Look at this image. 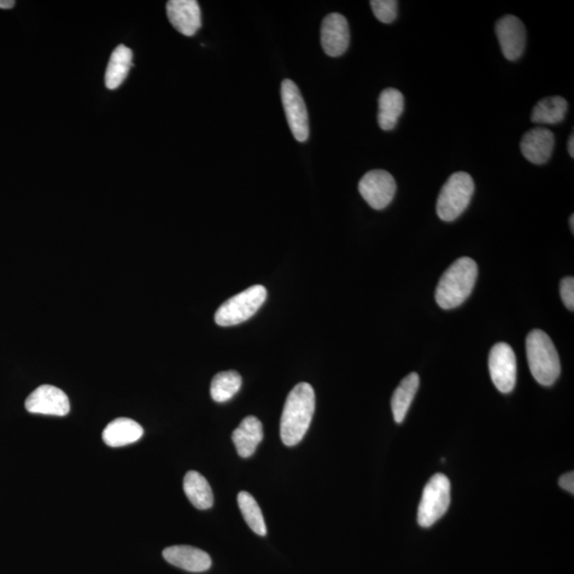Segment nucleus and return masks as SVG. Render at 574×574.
I'll return each instance as SVG.
<instances>
[{
	"instance_id": "obj_1",
	"label": "nucleus",
	"mask_w": 574,
	"mask_h": 574,
	"mask_svg": "<svg viewBox=\"0 0 574 574\" xmlns=\"http://www.w3.org/2000/svg\"><path fill=\"white\" fill-rule=\"evenodd\" d=\"M315 412V391L309 383H299L286 398L280 435L287 447H294L306 436Z\"/></svg>"
},
{
	"instance_id": "obj_2",
	"label": "nucleus",
	"mask_w": 574,
	"mask_h": 574,
	"mask_svg": "<svg viewBox=\"0 0 574 574\" xmlns=\"http://www.w3.org/2000/svg\"><path fill=\"white\" fill-rule=\"evenodd\" d=\"M478 278V265L471 257H461L443 274L435 291L439 307L444 309L461 306L471 296Z\"/></svg>"
},
{
	"instance_id": "obj_3",
	"label": "nucleus",
	"mask_w": 574,
	"mask_h": 574,
	"mask_svg": "<svg viewBox=\"0 0 574 574\" xmlns=\"http://www.w3.org/2000/svg\"><path fill=\"white\" fill-rule=\"evenodd\" d=\"M526 357L532 376L543 386H552L561 374V361L547 333L533 330L526 337Z\"/></svg>"
},
{
	"instance_id": "obj_4",
	"label": "nucleus",
	"mask_w": 574,
	"mask_h": 574,
	"mask_svg": "<svg viewBox=\"0 0 574 574\" xmlns=\"http://www.w3.org/2000/svg\"><path fill=\"white\" fill-rule=\"evenodd\" d=\"M474 189L476 186L470 174L458 172L451 175L439 193L436 204L438 218L447 222L459 219L470 206Z\"/></svg>"
},
{
	"instance_id": "obj_5",
	"label": "nucleus",
	"mask_w": 574,
	"mask_h": 574,
	"mask_svg": "<svg viewBox=\"0 0 574 574\" xmlns=\"http://www.w3.org/2000/svg\"><path fill=\"white\" fill-rule=\"evenodd\" d=\"M267 298L265 286L254 285L239 292L221 304L215 314V322L221 327H231L242 324L257 312Z\"/></svg>"
},
{
	"instance_id": "obj_6",
	"label": "nucleus",
	"mask_w": 574,
	"mask_h": 574,
	"mask_svg": "<svg viewBox=\"0 0 574 574\" xmlns=\"http://www.w3.org/2000/svg\"><path fill=\"white\" fill-rule=\"evenodd\" d=\"M451 502V484L443 473L430 479L424 489L418 507V524L430 528L447 513Z\"/></svg>"
},
{
	"instance_id": "obj_7",
	"label": "nucleus",
	"mask_w": 574,
	"mask_h": 574,
	"mask_svg": "<svg viewBox=\"0 0 574 574\" xmlns=\"http://www.w3.org/2000/svg\"><path fill=\"white\" fill-rule=\"evenodd\" d=\"M281 98L292 136L298 142H306L309 136L308 110L294 82L290 79L283 80L281 85Z\"/></svg>"
},
{
	"instance_id": "obj_8",
	"label": "nucleus",
	"mask_w": 574,
	"mask_h": 574,
	"mask_svg": "<svg viewBox=\"0 0 574 574\" xmlns=\"http://www.w3.org/2000/svg\"><path fill=\"white\" fill-rule=\"evenodd\" d=\"M489 367L491 381L503 394L513 391L517 381V361L511 345L496 344L490 350Z\"/></svg>"
},
{
	"instance_id": "obj_9",
	"label": "nucleus",
	"mask_w": 574,
	"mask_h": 574,
	"mask_svg": "<svg viewBox=\"0 0 574 574\" xmlns=\"http://www.w3.org/2000/svg\"><path fill=\"white\" fill-rule=\"evenodd\" d=\"M359 191L369 206L374 210H383L389 207L394 199L397 184L389 172L374 169L361 179Z\"/></svg>"
},
{
	"instance_id": "obj_10",
	"label": "nucleus",
	"mask_w": 574,
	"mask_h": 574,
	"mask_svg": "<svg viewBox=\"0 0 574 574\" xmlns=\"http://www.w3.org/2000/svg\"><path fill=\"white\" fill-rule=\"evenodd\" d=\"M496 33L503 56L515 61L524 55L526 31L524 22L514 15H506L496 23Z\"/></svg>"
},
{
	"instance_id": "obj_11",
	"label": "nucleus",
	"mask_w": 574,
	"mask_h": 574,
	"mask_svg": "<svg viewBox=\"0 0 574 574\" xmlns=\"http://www.w3.org/2000/svg\"><path fill=\"white\" fill-rule=\"evenodd\" d=\"M29 413L66 416L70 409L66 392L56 386L42 385L28 396L25 402Z\"/></svg>"
},
{
	"instance_id": "obj_12",
	"label": "nucleus",
	"mask_w": 574,
	"mask_h": 574,
	"mask_svg": "<svg viewBox=\"0 0 574 574\" xmlns=\"http://www.w3.org/2000/svg\"><path fill=\"white\" fill-rule=\"evenodd\" d=\"M320 42L327 56L336 58L347 51L350 43L349 23L339 13H331L321 23Z\"/></svg>"
},
{
	"instance_id": "obj_13",
	"label": "nucleus",
	"mask_w": 574,
	"mask_h": 574,
	"mask_svg": "<svg viewBox=\"0 0 574 574\" xmlns=\"http://www.w3.org/2000/svg\"><path fill=\"white\" fill-rule=\"evenodd\" d=\"M166 11L173 27L185 37H193L202 28V10L196 0H171Z\"/></svg>"
},
{
	"instance_id": "obj_14",
	"label": "nucleus",
	"mask_w": 574,
	"mask_h": 574,
	"mask_svg": "<svg viewBox=\"0 0 574 574\" xmlns=\"http://www.w3.org/2000/svg\"><path fill=\"white\" fill-rule=\"evenodd\" d=\"M554 134L547 128L537 127L525 132L520 149L526 160L536 166L547 163L553 154Z\"/></svg>"
},
{
	"instance_id": "obj_15",
	"label": "nucleus",
	"mask_w": 574,
	"mask_h": 574,
	"mask_svg": "<svg viewBox=\"0 0 574 574\" xmlns=\"http://www.w3.org/2000/svg\"><path fill=\"white\" fill-rule=\"evenodd\" d=\"M167 563L190 572H204L212 566L207 552L191 546H173L163 552Z\"/></svg>"
},
{
	"instance_id": "obj_16",
	"label": "nucleus",
	"mask_w": 574,
	"mask_h": 574,
	"mask_svg": "<svg viewBox=\"0 0 574 574\" xmlns=\"http://www.w3.org/2000/svg\"><path fill=\"white\" fill-rule=\"evenodd\" d=\"M263 439V426L255 416L246 417L241 425L234 430L232 441L241 458L247 459L254 455Z\"/></svg>"
},
{
	"instance_id": "obj_17",
	"label": "nucleus",
	"mask_w": 574,
	"mask_h": 574,
	"mask_svg": "<svg viewBox=\"0 0 574 574\" xmlns=\"http://www.w3.org/2000/svg\"><path fill=\"white\" fill-rule=\"evenodd\" d=\"M143 435V427L137 421L117 418L105 426L103 439L109 447L119 448L138 442Z\"/></svg>"
},
{
	"instance_id": "obj_18",
	"label": "nucleus",
	"mask_w": 574,
	"mask_h": 574,
	"mask_svg": "<svg viewBox=\"0 0 574 574\" xmlns=\"http://www.w3.org/2000/svg\"><path fill=\"white\" fill-rule=\"evenodd\" d=\"M404 110V97L400 91L392 89L383 90L379 97V126L384 131L394 130Z\"/></svg>"
},
{
	"instance_id": "obj_19",
	"label": "nucleus",
	"mask_w": 574,
	"mask_h": 574,
	"mask_svg": "<svg viewBox=\"0 0 574 574\" xmlns=\"http://www.w3.org/2000/svg\"><path fill=\"white\" fill-rule=\"evenodd\" d=\"M133 54L125 45L117 46L111 55L107 70H105V86L109 90H116L122 85L132 67Z\"/></svg>"
},
{
	"instance_id": "obj_20",
	"label": "nucleus",
	"mask_w": 574,
	"mask_h": 574,
	"mask_svg": "<svg viewBox=\"0 0 574 574\" xmlns=\"http://www.w3.org/2000/svg\"><path fill=\"white\" fill-rule=\"evenodd\" d=\"M419 376L416 372L409 373L401 381L391 397V411L397 424H402L417 394L419 388Z\"/></svg>"
},
{
	"instance_id": "obj_21",
	"label": "nucleus",
	"mask_w": 574,
	"mask_h": 574,
	"mask_svg": "<svg viewBox=\"0 0 574 574\" xmlns=\"http://www.w3.org/2000/svg\"><path fill=\"white\" fill-rule=\"evenodd\" d=\"M184 489L193 506L198 509L213 507L214 496L206 478L197 471H189L184 480Z\"/></svg>"
},
{
	"instance_id": "obj_22",
	"label": "nucleus",
	"mask_w": 574,
	"mask_h": 574,
	"mask_svg": "<svg viewBox=\"0 0 574 574\" xmlns=\"http://www.w3.org/2000/svg\"><path fill=\"white\" fill-rule=\"evenodd\" d=\"M567 111L568 103L565 98L547 97L535 104L531 120L535 124L556 125L564 121Z\"/></svg>"
},
{
	"instance_id": "obj_23",
	"label": "nucleus",
	"mask_w": 574,
	"mask_h": 574,
	"mask_svg": "<svg viewBox=\"0 0 574 574\" xmlns=\"http://www.w3.org/2000/svg\"><path fill=\"white\" fill-rule=\"evenodd\" d=\"M242 388V377L237 372H222L211 383V397L215 402H227L236 396Z\"/></svg>"
},
{
	"instance_id": "obj_24",
	"label": "nucleus",
	"mask_w": 574,
	"mask_h": 574,
	"mask_svg": "<svg viewBox=\"0 0 574 574\" xmlns=\"http://www.w3.org/2000/svg\"><path fill=\"white\" fill-rule=\"evenodd\" d=\"M238 502L243 517L249 528L253 530L256 534L265 536L267 533L265 520V517H263L261 508L259 505H257L255 498L247 493V491H241L238 496Z\"/></svg>"
},
{
	"instance_id": "obj_25",
	"label": "nucleus",
	"mask_w": 574,
	"mask_h": 574,
	"mask_svg": "<svg viewBox=\"0 0 574 574\" xmlns=\"http://www.w3.org/2000/svg\"><path fill=\"white\" fill-rule=\"evenodd\" d=\"M374 16L381 22L390 23L398 16V2L396 0H372L371 2Z\"/></svg>"
},
{
	"instance_id": "obj_26",
	"label": "nucleus",
	"mask_w": 574,
	"mask_h": 574,
	"mask_svg": "<svg viewBox=\"0 0 574 574\" xmlns=\"http://www.w3.org/2000/svg\"><path fill=\"white\" fill-rule=\"evenodd\" d=\"M561 297L568 309H574V279L567 277L561 283Z\"/></svg>"
},
{
	"instance_id": "obj_27",
	"label": "nucleus",
	"mask_w": 574,
	"mask_h": 574,
	"mask_svg": "<svg viewBox=\"0 0 574 574\" xmlns=\"http://www.w3.org/2000/svg\"><path fill=\"white\" fill-rule=\"evenodd\" d=\"M559 484L561 489L568 491V493L574 494V473L573 471L565 473L559 480Z\"/></svg>"
},
{
	"instance_id": "obj_28",
	"label": "nucleus",
	"mask_w": 574,
	"mask_h": 574,
	"mask_svg": "<svg viewBox=\"0 0 574 574\" xmlns=\"http://www.w3.org/2000/svg\"><path fill=\"white\" fill-rule=\"evenodd\" d=\"M15 5V2L12 0H0V9H12Z\"/></svg>"
},
{
	"instance_id": "obj_29",
	"label": "nucleus",
	"mask_w": 574,
	"mask_h": 574,
	"mask_svg": "<svg viewBox=\"0 0 574 574\" xmlns=\"http://www.w3.org/2000/svg\"><path fill=\"white\" fill-rule=\"evenodd\" d=\"M568 152H570V155L571 156V157H574V138H573V133L571 134V137H570V140H568Z\"/></svg>"
},
{
	"instance_id": "obj_30",
	"label": "nucleus",
	"mask_w": 574,
	"mask_h": 574,
	"mask_svg": "<svg viewBox=\"0 0 574 574\" xmlns=\"http://www.w3.org/2000/svg\"><path fill=\"white\" fill-rule=\"evenodd\" d=\"M570 228H571V231L574 232V216L571 215L570 218Z\"/></svg>"
}]
</instances>
